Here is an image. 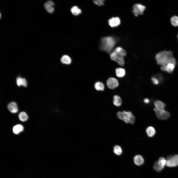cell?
<instances>
[{"label":"cell","mask_w":178,"mask_h":178,"mask_svg":"<svg viewBox=\"0 0 178 178\" xmlns=\"http://www.w3.org/2000/svg\"><path fill=\"white\" fill-rule=\"evenodd\" d=\"M61 61L64 64L69 65L71 63L72 60L70 57L68 55H65L62 56L61 58Z\"/></svg>","instance_id":"obj_15"},{"label":"cell","mask_w":178,"mask_h":178,"mask_svg":"<svg viewBox=\"0 0 178 178\" xmlns=\"http://www.w3.org/2000/svg\"><path fill=\"white\" fill-rule=\"evenodd\" d=\"M115 44L114 39L111 37H106L101 39L100 49L107 53L110 52L112 50Z\"/></svg>","instance_id":"obj_3"},{"label":"cell","mask_w":178,"mask_h":178,"mask_svg":"<svg viewBox=\"0 0 178 178\" xmlns=\"http://www.w3.org/2000/svg\"><path fill=\"white\" fill-rule=\"evenodd\" d=\"M146 132L148 136L150 137L153 136L156 133L155 129L152 126L148 127L146 129Z\"/></svg>","instance_id":"obj_16"},{"label":"cell","mask_w":178,"mask_h":178,"mask_svg":"<svg viewBox=\"0 0 178 178\" xmlns=\"http://www.w3.org/2000/svg\"></svg>","instance_id":"obj_32"},{"label":"cell","mask_w":178,"mask_h":178,"mask_svg":"<svg viewBox=\"0 0 178 178\" xmlns=\"http://www.w3.org/2000/svg\"><path fill=\"white\" fill-rule=\"evenodd\" d=\"M8 110L11 113H15L18 111V108L17 104L14 102H10L7 106Z\"/></svg>","instance_id":"obj_11"},{"label":"cell","mask_w":178,"mask_h":178,"mask_svg":"<svg viewBox=\"0 0 178 178\" xmlns=\"http://www.w3.org/2000/svg\"><path fill=\"white\" fill-rule=\"evenodd\" d=\"M18 117L20 121L22 122H25L27 120L28 117L26 113L22 111L19 114Z\"/></svg>","instance_id":"obj_22"},{"label":"cell","mask_w":178,"mask_h":178,"mask_svg":"<svg viewBox=\"0 0 178 178\" xmlns=\"http://www.w3.org/2000/svg\"><path fill=\"white\" fill-rule=\"evenodd\" d=\"M117 116L119 119L126 123L133 124L135 122V117L130 111H118L117 113Z\"/></svg>","instance_id":"obj_4"},{"label":"cell","mask_w":178,"mask_h":178,"mask_svg":"<svg viewBox=\"0 0 178 178\" xmlns=\"http://www.w3.org/2000/svg\"><path fill=\"white\" fill-rule=\"evenodd\" d=\"M120 23V20L118 17H112L108 21L109 24L111 27H116L118 26Z\"/></svg>","instance_id":"obj_10"},{"label":"cell","mask_w":178,"mask_h":178,"mask_svg":"<svg viewBox=\"0 0 178 178\" xmlns=\"http://www.w3.org/2000/svg\"><path fill=\"white\" fill-rule=\"evenodd\" d=\"M166 165L169 167H174L178 166V155H170L166 159Z\"/></svg>","instance_id":"obj_6"},{"label":"cell","mask_w":178,"mask_h":178,"mask_svg":"<svg viewBox=\"0 0 178 178\" xmlns=\"http://www.w3.org/2000/svg\"><path fill=\"white\" fill-rule=\"evenodd\" d=\"M172 25L175 26H178V17L177 16L172 17L170 19Z\"/></svg>","instance_id":"obj_25"},{"label":"cell","mask_w":178,"mask_h":178,"mask_svg":"<svg viewBox=\"0 0 178 178\" xmlns=\"http://www.w3.org/2000/svg\"><path fill=\"white\" fill-rule=\"evenodd\" d=\"M93 3L99 6H103L104 3L103 1L101 0H93Z\"/></svg>","instance_id":"obj_28"},{"label":"cell","mask_w":178,"mask_h":178,"mask_svg":"<svg viewBox=\"0 0 178 178\" xmlns=\"http://www.w3.org/2000/svg\"><path fill=\"white\" fill-rule=\"evenodd\" d=\"M115 72L116 76L118 77H122L124 76L125 74V71L124 69L122 68H116Z\"/></svg>","instance_id":"obj_19"},{"label":"cell","mask_w":178,"mask_h":178,"mask_svg":"<svg viewBox=\"0 0 178 178\" xmlns=\"http://www.w3.org/2000/svg\"><path fill=\"white\" fill-rule=\"evenodd\" d=\"M155 108L159 110H164L166 104L162 101L159 100H156L154 102Z\"/></svg>","instance_id":"obj_13"},{"label":"cell","mask_w":178,"mask_h":178,"mask_svg":"<svg viewBox=\"0 0 178 178\" xmlns=\"http://www.w3.org/2000/svg\"><path fill=\"white\" fill-rule=\"evenodd\" d=\"M134 161L135 165L139 166L143 164L144 159L143 157L141 155H137L134 157Z\"/></svg>","instance_id":"obj_12"},{"label":"cell","mask_w":178,"mask_h":178,"mask_svg":"<svg viewBox=\"0 0 178 178\" xmlns=\"http://www.w3.org/2000/svg\"><path fill=\"white\" fill-rule=\"evenodd\" d=\"M113 152L116 155L119 156L122 153V150L121 147L118 145L115 146L113 147Z\"/></svg>","instance_id":"obj_23"},{"label":"cell","mask_w":178,"mask_h":178,"mask_svg":"<svg viewBox=\"0 0 178 178\" xmlns=\"http://www.w3.org/2000/svg\"><path fill=\"white\" fill-rule=\"evenodd\" d=\"M126 54L125 51L121 47H116L110 54L111 59L117 62L119 65L123 66L124 64V57Z\"/></svg>","instance_id":"obj_2"},{"label":"cell","mask_w":178,"mask_h":178,"mask_svg":"<svg viewBox=\"0 0 178 178\" xmlns=\"http://www.w3.org/2000/svg\"><path fill=\"white\" fill-rule=\"evenodd\" d=\"M155 59L157 64L159 65L164 66L169 63L176 65V60L171 51H164L158 53L156 55Z\"/></svg>","instance_id":"obj_1"},{"label":"cell","mask_w":178,"mask_h":178,"mask_svg":"<svg viewBox=\"0 0 178 178\" xmlns=\"http://www.w3.org/2000/svg\"><path fill=\"white\" fill-rule=\"evenodd\" d=\"M153 168L157 172L161 171L164 168L158 164L157 161L154 163L153 165Z\"/></svg>","instance_id":"obj_27"},{"label":"cell","mask_w":178,"mask_h":178,"mask_svg":"<svg viewBox=\"0 0 178 178\" xmlns=\"http://www.w3.org/2000/svg\"><path fill=\"white\" fill-rule=\"evenodd\" d=\"M95 89L97 91H103L105 89V86L102 82L98 81L96 82L94 85Z\"/></svg>","instance_id":"obj_20"},{"label":"cell","mask_w":178,"mask_h":178,"mask_svg":"<svg viewBox=\"0 0 178 178\" xmlns=\"http://www.w3.org/2000/svg\"><path fill=\"white\" fill-rule=\"evenodd\" d=\"M151 80L152 83L155 85H158L159 83L158 80L155 77H152Z\"/></svg>","instance_id":"obj_29"},{"label":"cell","mask_w":178,"mask_h":178,"mask_svg":"<svg viewBox=\"0 0 178 178\" xmlns=\"http://www.w3.org/2000/svg\"><path fill=\"white\" fill-rule=\"evenodd\" d=\"M144 103L146 104H148L149 103L150 101L149 99L147 98H145L143 100Z\"/></svg>","instance_id":"obj_30"},{"label":"cell","mask_w":178,"mask_h":178,"mask_svg":"<svg viewBox=\"0 0 178 178\" xmlns=\"http://www.w3.org/2000/svg\"><path fill=\"white\" fill-rule=\"evenodd\" d=\"M154 110L157 117L160 120H165L170 116V113L164 110H159L154 108Z\"/></svg>","instance_id":"obj_5"},{"label":"cell","mask_w":178,"mask_h":178,"mask_svg":"<svg viewBox=\"0 0 178 178\" xmlns=\"http://www.w3.org/2000/svg\"><path fill=\"white\" fill-rule=\"evenodd\" d=\"M113 103L116 106H120L122 104V100L120 97L117 95H114L113 97Z\"/></svg>","instance_id":"obj_18"},{"label":"cell","mask_w":178,"mask_h":178,"mask_svg":"<svg viewBox=\"0 0 178 178\" xmlns=\"http://www.w3.org/2000/svg\"><path fill=\"white\" fill-rule=\"evenodd\" d=\"M107 84L109 88L113 89L118 87L119 82L116 79L111 77L108 79L107 81Z\"/></svg>","instance_id":"obj_8"},{"label":"cell","mask_w":178,"mask_h":178,"mask_svg":"<svg viewBox=\"0 0 178 178\" xmlns=\"http://www.w3.org/2000/svg\"><path fill=\"white\" fill-rule=\"evenodd\" d=\"M176 65L172 63H169L164 66H161L160 70L168 73H172L174 71Z\"/></svg>","instance_id":"obj_9"},{"label":"cell","mask_w":178,"mask_h":178,"mask_svg":"<svg viewBox=\"0 0 178 178\" xmlns=\"http://www.w3.org/2000/svg\"><path fill=\"white\" fill-rule=\"evenodd\" d=\"M157 162L158 164L164 168L166 164V159L163 157H160L158 159Z\"/></svg>","instance_id":"obj_26"},{"label":"cell","mask_w":178,"mask_h":178,"mask_svg":"<svg viewBox=\"0 0 178 178\" xmlns=\"http://www.w3.org/2000/svg\"><path fill=\"white\" fill-rule=\"evenodd\" d=\"M72 13L75 16H78L82 13L81 9L77 6H74L72 7L70 10Z\"/></svg>","instance_id":"obj_21"},{"label":"cell","mask_w":178,"mask_h":178,"mask_svg":"<svg viewBox=\"0 0 178 178\" xmlns=\"http://www.w3.org/2000/svg\"><path fill=\"white\" fill-rule=\"evenodd\" d=\"M101 0L103 1H104L105 0Z\"/></svg>","instance_id":"obj_31"},{"label":"cell","mask_w":178,"mask_h":178,"mask_svg":"<svg viewBox=\"0 0 178 178\" xmlns=\"http://www.w3.org/2000/svg\"><path fill=\"white\" fill-rule=\"evenodd\" d=\"M24 129L23 126L21 124H17L14 126L13 129V132L15 134H18L22 132Z\"/></svg>","instance_id":"obj_17"},{"label":"cell","mask_w":178,"mask_h":178,"mask_svg":"<svg viewBox=\"0 0 178 178\" xmlns=\"http://www.w3.org/2000/svg\"><path fill=\"white\" fill-rule=\"evenodd\" d=\"M133 12L135 16L137 17L139 15H142L145 10V7L139 4H134L133 7Z\"/></svg>","instance_id":"obj_7"},{"label":"cell","mask_w":178,"mask_h":178,"mask_svg":"<svg viewBox=\"0 0 178 178\" xmlns=\"http://www.w3.org/2000/svg\"><path fill=\"white\" fill-rule=\"evenodd\" d=\"M52 6L46 2L44 4V7L45 9L48 12L50 13H53L54 10V8Z\"/></svg>","instance_id":"obj_24"},{"label":"cell","mask_w":178,"mask_h":178,"mask_svg":"<svg viewBox=\"0 0 178 178\" xmlns=\"http://www.w3.org/2000/svg\"><path fill=\"white\" fill-rule=\"evenodd\" d=\"M16 82L18 86L22 85L23 87H26L27 86V81L26 79L24 78L18 76L16 78Z\"/></svg>","instance_id":"obj_14"}]
</instances>
